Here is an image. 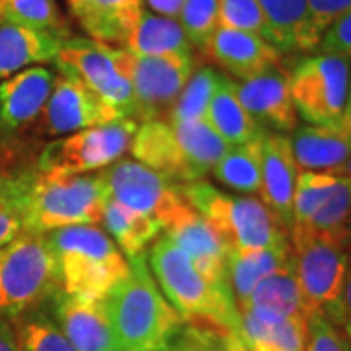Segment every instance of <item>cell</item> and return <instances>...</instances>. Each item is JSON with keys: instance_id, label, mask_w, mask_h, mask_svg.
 <instances>
[{"instance_id": "cell-22", "label": "cell", "mask_w": 351, "mask_h": 351, "mask_svg": "<svg viewBox=\"0 0 351 351\" xmlns=\"http://www.w3.org/2000/svg\"><path fill=\"white\" fill-rule=\"evenodd\" d=\"M131 152L138 162L172 182H193L186 154L176 137L174 127L166 121H147L138 127Z\"/></svg>"}, {"instance_id": "cell-30", "label": "cell", "mask_w": 351, "mask_h": 351, "mask_svg": "<svg viewBox=\"0 0 351 351\" xmlns=\"http://www.w3.org/2000/svg\"><path fill=\"white\" fill-rule=\"evenodd\" d=\"M267 41L279 53L302 51V36L308 14V0H260Z\"/></svg>"}, {"instance_id": "cell-26", "label": "cell", "mask_w": 351, "mask_h": 351, "mask_svg": "<svg viewBox=\"0 0 351 351\" xmlns=\"http://www.w3.org/2000/svg\"><path fill=\"white\" fill-rule=\"evenodd\" d=\"M205 121L213 127L230 147L250 143L265 131L252 119L250 113L242 106L237 94V82L228 80L225 76L215 92Z\"/></svg>"}, {"instance_id": "cell-7", "label": "cell", "mask_w": 351, "mask_h": 351, "mask_svg": "<svg viewBox=\"0 0 351 351\" xmlns=\"http://www.w3.org/2000/svg\"><path fill=\"white\" fill-rule=\"evenodd\" d=\"M59 271L45 234L24 232L0 248V316L20 318L59 291Z\"/></svg>"}, {"instance_id": "cell-42", "label": "cell", "mask_w": 351, "mask_h": 351, "mask_svg": "<svg viewBox=\"0 0 351 351\" xmlns=\"http://www.w3.org/2000/svg\"><path fill=\"white\" fill-rule=\"evenodd\" d=\"M306 351H351L350 339L324 314L306 318Z\"/></svg>"}, {"instance_id": "cell-51", "label": "cell", "mask_w": 351, "mask_h": 351, "mask_svg": "<svg viewBox=\"0 0 351 351\" xmlns=\"http://www.w3.org/2000/svg\"><path fill=\"white\" fill-rule=\"evenodd\" d=\"M339 176H346V178H351V156L348 158V162L341 166V170H339Z\"/></svg>"}, {"instance_id": "cell-50", "label": "cell", "mask_w": 351, "mask_h": 351, "mask_svg": "<svg viewBox=\"0 0 351 351\" xmlns=\"http://www.w3.org/2000/svg\"><path fill=\"white\" fill-rule=\"evenodd\" d=\"M341 232V237H343V242H346V248L350 252V258H351V219L346 223V226L339 230Z\"/></svg>"}, {"instance_id": "cell-40", "label": "cell", "mask_w": 351, "mask_h": 351, "mask_svg": "<svg viewBox=\"0 0 351 351\" xmlns=\"http://www.w3.org/2000/svg\"><path fill=\"white\" fill-rule=\"evenodd\" d=\"M351 219V178L339 176L336 186L330 191L324 205L316 211L311 223L304 226H313L316 230L336 232L341 230ZM297 226V225H295Z\"/></svg>"}, {"instance_id": "cell-17", "label": "cell", "mask_w": 351, "mask_h": 351, "mask_svg": "<svg viewBox=\"0 0 351 351\" xmlns=\"http://www.w3.org/2000/svg\"><path fill=\"white\" fill-rule=\"evenodd\" d=\"M291 149L302 170L339 174L351 156V112L334 123L297 127Z\"/></svg>"}, {"instance_id": "cell-21", "label": "cell", "mask_w": 351, "mask_h": 351, "mask_svg": "<svg viewBox=\"0 0 351 351\" xmlns=\"http://www.w3.org/2000/svg\"><path fill=\"white\" fill-rule=\"evenodd\" d=\"M64 38L53 32L0 22V80L38 63L55 61Z\"/></svg>"}, {"instance_id": "cell-2", "label": "cell", "mask_w": 351, "mask_h": 351, "mask_svg": "<svg viewBox=\"0 0 351 351\" xmlns=\"http://www.w3.org/2000/svg\"><path fill=\"white\" fill-rule=\"evenodd\" d=\"M57 262L61 291L104 301L131 271V263L101 228L78 225L45 234Z\"/></svg>"}, {"instance_id": "cell-11", "label": "cell", "mask_w": 351, "mask_h": 351, "mask_svg": "<svg viewBox=\"0 0 351 351\" xmlns=\"http://www.w3.org/2000/svg\"><path fill=\"white\" fill-rule=\"evenodd\" d=\"M117 51L110 43L98 39H64L55 64L61 75H69L84 82L121 117L133 119L135 96L131 82L121 75Z\"/></svg>"}, {"instance_id": "cell-29", "label": "cell", "mask_w": 351, "mask_h": 351, "mask_svg": "<svg viewBox=\"0 0 351 351\" xmlns=\"http://www.w3.org/2000/svg\"><path fill=\"white\" fill-rule=\"evenodd\" d=\"M180 147L186 154L193 182L213 172L215 164L219 162L228 151V143L221 137L207 121H191V123H170Z\"/></svg>"}, {"instance_id": "cell-1", "label": "cell", "mask_w": 351, "mask_h": 351, "mask_svg": "<svg viewBox=\"0 0 351 351\" xmlns=\"http://www.w3.org/2000/svg\"><path fill=\"white\" fill-rule=\"evenodd\" d=\"M129 276L104 299L113 348L162 351L182 330L184 318L166 301L143 254L131 258Z\"/></svg>"}, {"instance_id": "cell-10", "label": "cell", "mask_w": 351, "mask_h": 351, "mask_svg": "<svg viewBox=\"0 0 351 351\" xmlns=\"http://www.w3.org/2000/svg\"><path fill=\"white\" fill-rule=\"evenodd\" d=\"M119 69L133 88V119L143 123L162 121L193 75V57L191 53L135 57L121 47Z\"/></svg>"}, {"instance_id": "cell-41", "label": "cell", "mask_w": 351, "mask_h": 351, "mask_svg": "<svg viewBox=\"0 0 351 351\" xmlns=\"http://www.w3.org/2000/svg\"><path fill=\"white\" fill-rule=\"evenodd\" d=\"M351 0H308V14L302 36V51L318 47V41L326 27L341 14L350 12Z\"/></svg>"}, {"instance_id": "cell-12", "label": "cell", "mask_w": 351, "mask_h": 351, "mask_svg": "<svg viewBox=\"0 0 351 351\" xmlns=\"http://www.w3.org/2000/svg\"><path fill=\"white\" fill-rule=\"evenodd\" d=\"M101 178L108 186L110 199L151 217L162 228H168L191 207L180 186L141 162L123 160L113 164L101 172Z\"/></svg>"}, {"instance_id": "cell-45", "label": "cell", "mask_w": 351, "mask_h": 351, "mask_svg": "<svg viewBox=\"0 0 351 351\" xmlns=\"http://www.w3.org/2000/svg\"><path fill=\"white\" fill-rule=\"evenodd\" d=\"M338 328L346 334V338L351 343V258H350V269L346 276V285L341 293V316H339Z\"/></svg>"}, {"instance_id": "cell-49", "label": "cell", "mask_w": 351, "mask_h": 351, "mask_svg": "<svg viewBox=\"0 0 351 351\" xmlns=\"http://www.w3.org/2000/svg\"><path fill=\"white\" fill-rule=\"evenodd\" d=\"M225 350L226 351H250L246 348L240 332H226L225 334Z\"/></svg>"}, {"instance_id": "cell-6", "label": "cell", "mask_w": 351, "mask_h": 351, "mask_svg": "<svg viewBox=\"0 0 351 351\" xmlns=\"http://www.w3.org/2000/svg\"><path fill=\"white\" fill-rule=\"evenodd\" d=\"M291 254L306 314H324L338 326L350 252L341 232L297 225L289 228Z\"/></svg>"}, {"instance_id": "cell-52", "label": "cell", "mask_w": 351, "mask_h": 351, "mask_svg": "<svg viewBox=\"0 0 351 351\" xmlns=\"http://www.w3.org/2000/svg\"><path fill=\"white\" fill-rule=\"evenodd\" d=\"M348 110L351 112V80H350V104H348Z\"/></svg>"}, {"instance_id": "cell-32", "label": "cell", "mask_w": 351, "mask_h": 351, "mask_svg": "<svg viewBox=\"0 0 351 351\" xmlns=\"http://www.w3.org/2000/svg\"><path fill=\"white\" fill-rule=\"evenodd\" d=\"M143 10V0H96L84 29L92 39L123 45Z\"/></svg>"}, {"instance_id": "cell-3", "label": "cell", "mask_w": 351, "mask_h": 351, "mask_svg": "<svg viewBox=\"0 0 351 351\" xmlns=\"http://www.w3.org/2000/svg\"><path fill=\"white\" fill-rule=\"evenodd\" d=\"M108 201L110 191L101 174H24L25 232L47 234L66 226L96 225L104 219Z\"/></svg>"}, {"instance_id": "cell-4", "label": "cell", "mask_w": 351, "mask_h": 351, "mask_svg": "<svg viewBox=\"0 0 351 351\" xmlns=\"http://www.w3.org/2000/svg\"><path fill=\"white\" fill-rule=\"evenodd\" d=\"M151 269L156 285L184 320H205L226 332H240V313L230 289L215 287L170 239L151 248Z\"/></svg>"}, {"instance_id": "cell-53", "label": "cell", "mask_w": 351, "mask_h": 351, "mask_svg": "<svg viewBox=\"0 0 351 351\" xmlns=\"http://www.w3.org/2000/svg\"><path fill=\"white\" fill-rule=\"evenodd\" d=\"M108 351H121V350H117V348H112V350H108Z\"/></svg>"}, {"instance_id": "cell-37", "label": "cell", "mask_w": 351, "mask_h": 351, "mask_svg": "<svg viewBox=\"0 0 351 351\" xmlns=\"http://www.w3.org/2000/svg\"><path fill=\"white\" fill-rule=\"evenodd\" d=\"M22 191L24 174H0V248L25 232Z\"/></svg>"}, {"instance_id": "cell-18", "label": "cell", "mask_w": 351, "mask_h": 351, "mask_svg": "<svg viewBox=\"0 0 351 351\" xmlns=\"http://www.w3.org/2000/svg\"><path fill=\"white\" fill-rule=\"evenodd\" d=\"M55 75L29 66L0 82V129L18 131L38 121L53 90Z\"/></svg>"}, {"instance_id": "cell-27", "label": "cell", "mask_w": 351, "mask_h": 351, "mask_svg": "<svg viewBox=\"0 0 351 351\" xmlns=\"http://www.w3.org/2000/svg\"><path fill=\"white\" fill-rule=\"evenodd\" d=\"M242 306L260 308L265 313L287 316V318H308L306 306L302 301L301 287L297 281V274H295V265H293V254H291V262L283 269H279L258 283V287L252 291L248 301L240 304L239 308Z\"/></svg>"}, {"instance_id": "cell-23", "label": "cell", "mask_w": 351, "mask_h": 351, "mask_svg": "<svg viewBox=\"0 0 351 351\" xmlns=\"http://www.w3.org/2000/svg\"><path fill=\"white\" fill-rule=\"evenodd\" d=\"M240 336L248 350L306 351V318H287L242 306Z\"/></svg>"}, {"instance_id": "cell-34", "label": "cell", "mask_w": 351, "mask_h": 351, "mask_svg": "<svg viewBox=\"0 0 351 351\" xmlns=\"http://www.w3.org/2000/svg\"><path fill=\"white\" fill-rule=\"evenodd\" d=\"M0 22L53 32L64 38L63 18L55 0H0Z\"/></svg>"}, {"instance_id": "cell-15", "label": "cell", "mask_w": 351, "mask_h": 351, "mask_svg": "<svg viewBox=\"0 0 351 351\" xmlns=\"http://www.w3.org/2000/svg\"><path fill=\"white\" fill-rule=\"evenodd\" d=\"M301 168L293 156L291 138L263 131L262 133V203L276 215L279 223L291 228L293 225V197Z\"/></svg>"}, {"instance_id": "cell-33", "label": "cell", "mask_w": 351, "mask_h": 351, "mask_svg": "<svg viewBox=\"0 0 351 351\" xmlns=\"http://www.w3.org/2000/svg\"><path fill=\"white\" fill-rule=\"evenodd\" d=\"M221 80H223V75H219L211 66H205L197 73H193L168 113V123L205 121Z\"/></svg>"}, {"instance_id": "cell-44", "label": "cell", "mask_w": 351, "mask_h": 351, "mask_svg": "<svg viewBox=\"0 0 351 351\" xmlns=\"http://www.w3.org/2000/svg\"><path fill=\"white\" fill-rule=\"evenodd\" d=\"M162 351H226L225 350V336L217 338L213 334L205 332H188L186 336L180 339H174L166 350Z\"/></svg>"}, {"instance_id": "cell-48", "label": "cell", "mask_w": 351, "mask_h": 351, "mask_svg": "<svg viewBox=\"0 0 351 351\" xmlns=\"http://www.w3.org/2000/svg\"><path fill=\"white\" fill-rule=\"evenodd\" d=\"M94 2H96V0H66L71 12H73V16L82 24V27L86 25V22L90 20V16H92Z\"/></svg>"}, {"instance_id": "cell-8", "label": "cell", "mask_w": 351, "mask_h": 351, "mask_svg": "<svg viewBox=\"0 0 351 351\" xmlns=\"http://www.w3.org/2000/svg\"><path fill=\"white\" fill-rule=\"evenodd\" d=\"M350 80V61L330 53L306 57L289 75L295 110L311 125L338 121L348 112Z\"/></svg>"}, {"instance_id": "cell-25", "label": "cell", "mask_w": 351, "mask_h": 351, "mask_svg": "<svg viewBox=\"0 0 351 351\" xmlns=\"http://www.w3.org/2000/svg\"><path fill=\"white\" fill-rule=\"evenodd\" d=\"M123 49L135 57H164L191 53V43L176 18L143 10L137 25L123 43Z\"/></svg>"}, {"instance_id": "cell-54", "label": "cell", "mask_w": 351, "mask_h": 351, "mask_svg": "<svg viewBox=\"0 0 351 351\" xmlns=\"http://www.w3.org/2000/svg\"><path fill=\"white\" fill-rule=\"evenodd\" d=\"M250 351H267V350H250Z\"/></svg>"}, {"instance_id": "cell-55", "label": "cell", "mask_w": 351, "mask_h": 351, "mask_svg": "<svg viewBox=\"0 0 351 351\" xmlns=\"http://www.w3.org/2000/svg\"><path fill=\"white\" fill-rule=\"evenodd\" d=\"M0 156H2V149H0Z\"/></svg>"}, {"instance_id": "cell-31", "label": "cell", "mask_w": 351, "mask_h": 351, "mask_svg": "<svg viewBox=\"0 0 351 351\" xmlns=\"http://www.w3.org/2000/svg\"><path fill=\"white\" fill-rule=\"evenodd\" d=\"M215 178L242 193H260L262 184V135L250 143L228 147L225 156L215 164Z\"/></svg>"}, {"instance_id": "cell-39", "label": "cell", "mask_w": 351, "mask_h": 351, "mask_svg": "<svg viewBox=\"0 0 351 351\" xmlns=\"http://www.w3.org/2000/svg\"><path fill=\"white\" fill-rule=\"evenodd\" d=\"M219 27L254 34L267 41V22L260 0H219Z\"/></svg>"}, {"instance_id": "cell-38", "label": "cell", "mask_w": 351, "mask_h": 351, "mask_svg": "<svg viewBox=\"0 0 351 351\" xmlns=\"http://www.w3.org/2000/svg\"><path fill=\"white\" fill-rule=\"evenodd\" d=\"M20 351H76L55 322L45 316H27L16 330Z\"/></svg>"}, {"instance_id": "cell-24", "label": "cell", "mask_w": 351, "mask_h": 351, "mask_svg": "<svg viewBox=\"0 0 351 351\" xmlns=\"http://www.w3.org/2000/svg\"><path fill=\"white\" fill-rule=\"evenodd\" d=\"M291 262V242L267 246L250 252H228L226 254V271L228 285L234 295L237 306L244 304L265 277L283 269Z\"/></svg>"}, {"instance_id": "cell-16", "label": "cell", "mask_w": 351, "mask_h": 351, "mask_svg": "<svg viewBox=\"0 0 351 351\" xmlns=\"http://www.w3.org/2000/svg\"><path fill=\"white\" fill-rule=\"evenodd\" d=\"M166 230V239L188 256L199 276L215 287L230 289L226 271V250L211 225L193 207L178 217Z\"/></svg>"}, {"instance_id": "cell-5", "label": "cell", "mask_w": 351, "mask_h": 351, "mask_svg": "<svg viewBox=\"0 0 351 351\" xmlns=\"http://www.w3.org/2000/svg\"><path fill=\"white\" fill-rule=\"evenodd\" d=\"M189 205L211 225L228 252H250L289 242L287 228L260 199L239 197L207 182L182 184Z\"/></svg>"}, {"instance_id": "cell-43", "label": "cell", "mask_w": 351, "mask_h": 351, "mask_svg": "<svg viewBox=\"0 0 351 351\" xmlns=\"http://www.w3.org/2000/svg\"><path fill=\"white\" fill-rule=\"evenodd\" d=\"M318 49L320 53L338 55L346 61H351V10L341 14L328 25L318 41Z\"/></svg>"}, {"instance_id": "cell-47", "label": "cell", "mask_w": 351, "mask_h": 351, "mask_svg": "<svg viewBox=\"0 0 351 351\" xmlns=\"http://www.w3.org/2000/svg\"><path fill=\"white\" fill-rule=\"evenodd\" d=\"M149 4L152 12L166 18H178V14L182 10L184 0H145Z\"/></svg>"}, {"instance_id": "cell-9", "label": "cell", "mask_w": 351, "mask_h": 351, "mask_svg": "<svg viewBox=\"0 0 351 351\" xmlns=\"http://www.w3.org/2000/svg\"><path fill=\"white\" fill-rule=\"evenodd\" d=\"M137 129L135 119H119L51 141L39 156V172L84 174L108 168L131 149Z\"/></svg>"}, {"instance_id": "cell-35", "label": "cell", "mask_w": 351, "mask_h": 351, "mask_svg": "<svg viewBox=\"0 0 351 351\" xmlns=\"http://www.w3.org/2000/svg\"><path fill=\"white\" fill-rule=\"evenodd\" d=\"M338 174L302 170L293 197V225H308L336 186Z\"/></svg>"}, {"instance_id": "cell-20", "label": "cell", "mask_w": 351, "mask_h": 351, "mask_svg": "<svg viewBox=\"0 0 351 351\" xmlns=\"http://www.w3.org/2000/svg\"><path fill=\"white\" fill-rule=\"evenodd\" d=\"M53 297L57 326L76 351L112 350L113 339L104 301L69 295L61 289Z\"/></svg>"}, {"instance_id": "cell-36", "label": "cell", "mask_w": 351, "mask_h": 351, "mask_svg": "<svg viewBox=\"0 0 351 351\" xmlns=\"http://www.w3.org/2000/svg\"><path fill=\"white\" fill-rule=\"evenodd\" d=\"M191 47H201L209 43L219 29V0H184L182 10L176 18Z\"/></svg>"}, {"instance_id": "cell-46", "label": "cell", "mask_w": 351, "mask_h": 351, "mask_svg": "<svg viewBox=\"0 0 351 351\" xmlns=\"http://www.w3.org/2000/svg\"><path fill=\"white\" fill-rule=\"evenodd\" d=\"M0 351H20L16 328L8 318L0 316Z\"/></svg>"}, {"instance_id": "cell-28", "label": "cell", "mask_w": 351, "mask_h": 351, "mask_svg": "<svg viewBox=\"0 0 351 351\" xmlns=\"http://www.w3.org/2000/svg\"><path fill=\"white\" fill-rule=\"evenodd\" d=\"M101 221L106 223L108 232L115 239L117 248H121L129 258L143 254L145 248L164 230L158 221L137 213L113 199L108 201Z\"/></svg>"}, {"instance_id": "cell-13", "label": "cell", "mask_w": 351, "mask_h": 351, "mask_svg": "<svg viewBox=\"0 0 351 351\" xmlns=\"http://www.w3.org/2000/svg\"><path fill=\"white\" fill-rule=\"evenodd\" d=\"M125 119L98 94L69 75L55 76L53 90L39 115V133L47 137L73 135L76 131Z\"/></svg>"}, {"instance_id": "cell-14", "label": "cell", "mask_w": 351, "mask_h": 351, "mask_svg": "<svg viewBox=\"0 0 351 351\" xmlns=\"http://www.w3.org/2000/svg\"><path fill=\"white\" fill-rule=\"evenodd\" d=\"M237 94L246 112L262 129L267 127L281 135L297 129L299 113L291 98L289 75L279 64L262 75L242 80L237 84Z\"/></svg>"}, {"instance_id": "cell-19", "label": "cell", "mask_w": 351, "mask_h": 351, "mask_svg": "<svg viewBox=\"0 0 351 351\" xmlns=\"http://www.w3.org/2000/svg\"><path fill=\"white\" fill-rule=\"evenodd\" d=\"M205 53L232 76L248 80L274 69L281 61V53L260 36L219 27L205 45Z\"/></svg>"}]
</instances>
